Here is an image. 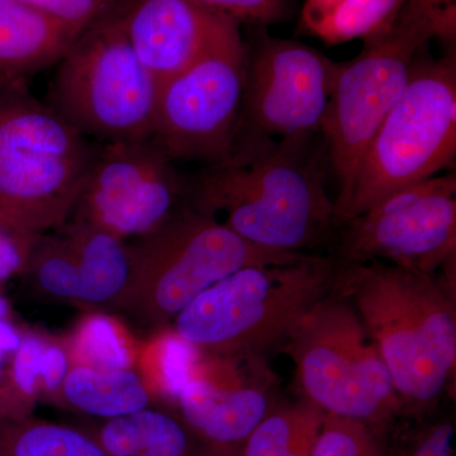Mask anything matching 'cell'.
<instances>
[{
    "label": "cell",
    "instance_id": "f546056e",
    "mask_svg": "<svg viewBox=\"0 0 456 456\" xmlns=\"http://www.w3.org/2000/svg\"><path fill=\"white\" fill-rule=\"evenodd\" d=\"M454 428L449 424L435 426L417 441L408 456H452Z\"/></svg>",
    "mask_w": 456,
    "mask_h": 456
},
{
    "label": "cell",
    "instance_id": "7a4b0ae2",
    "mask_svg": "<svg viewBox=\"0 0 456 456\" xmlns=\"http://www.w3.org/2000/svg\"><path fill=\"white\" fill-rule=\"evenodd\" d=\"M338 297L358 314L397 395L434 401L455 367L452 296L430 273L375 260L347 265Z\"/></svg>",
    "mask_w": 456,
    "mask_h": 456
},
{
    "label": "cell",
    "instance_id": "f1b7e54d",
    "mask_svg": "<svg viewBox=\"0 0 456 456\" xmlns=\"http://www.w3.org/2000/svg\"><path fill=\"white\" fill-rule=\"evenodd\" d=\"M26 326L20 325L13 317L0 320V403L7 387L14 355L22 342Z\"/></svg>",
    "mask_w": 456,
    "mask_h": 456
},
{
    "label": "cell",
    "instance_id": "603a6c76",
    "mask_svg": "<svg viewBox=\"0 0 456 456\" xmlns=\"http://www.w3.org/2000/svg\"><path fill=\"white\" fill-rule=\"evenodd\" d=\"M65 338L73 365L99 370L136 369L141 345L110 314H86Z\"/></svg>",
    "mask_w": 456,
    "mask_h": 456
},
{
    "label": "cell",
    "instance_id": "30bf717a",
    "mask_svg": "<svg viewBox=\"0 0 456 456\" xmlns=\"http://www.w3.org/2000/svg\"><path fill=\"white\" fill-rule=\"evenodd\" d=\"M285 338L307 401L327 415L370 426L397 408L388 368L345 299L327 296Z\"/></svg>",
    "mask_w": 456,
    "mask_h": 456
},
{
    "label": "cell",
    "instance_id": "4fadbf2b",
    "mask_svg": "<svg viewBox=\"0 0 456 456\" xmlns=\"http://www.w3.org/2000/svg\"><path fill=\"white\" fill-rule=\"evenodd\" d=\"M183 182L154 141L106 142L95 152L70 218L92 222L126 241L155 232L174 215Z\"/></svg>",
    "mask_w": 456,
    "mask_h": 456
},
{
    "label": "cell",
    "instance_id": "5b68a950",
    "mask_svg": "<svg viewBox=\"0 0 456 456\" xmlns=\"http://www.w3.org/2000/svg\"><path fill=\"white\" fill-rule=\"evenodd\" d=\"M132 277L121 310L163 330L213 284L237 270L281 265L302 253L251 244L200 209H180L155 232L130 242Z\"/></svg>",
    "mask_w": 456,
    "mask_h": 456
},
{
    "label": "cell",
    "instance_id": "d4e9b609",
    "mask_svg": "<svg viewBox=\"0 0 456 456\" xmlns=\"http://www.w3.org/2000/svg\"><path fill=\"white\" fill-rule=\"evenodd\" d=\"M312 456H384L370 426L327 415Z\"/></svg>",
    "mask_w": 456,
    "mask_h": 456
},
{
    "label": "cell",
    "instance_id": "ffe728a7",
    "mask_svg": "<svg viewBox=\"0 0 456 456\" xmlns=\"http://www.w3.org/2000/svg\"><path fill=\"white\" fill-rule=\"evenodd\" d=\"M404 0H305L301 29L327 45L365 40L391 25Z\"/></svg>",
    "mask_w": 456,
    "mask_h": 456
},
{
    "label": "cell",
    "instance_id": "7402d4cb",
    "mask_svg": "<svg viewBox=\"0 0 456 456\" xmlns=\"http://www.w3.org/2000/svg\"><path fill=\"white\" fill-rule=\"evenodd\" d=\"M325 417L307 399L270 410L242 444V456H312Z\"/></svg>",
    "mask_w": 456,
    "mask_h": 456
},
{
    "label": "cell",
    "instance_id": "277c9868",
    "mask_svg": "<svg viewBox=\"0 0 456 456\" xmlns=\"http://www.w3.org/2000/svg\"><path fill=\"white\" fill-rule=\"evenodd\" d=\"M336 283L331 261L305 255L221 279L189 303L171 330L206 355H253L287 338Z\"/></svg>",
    "mask_w": 456,
    "mask_h": 456
},
{
    "label": "cell",
    "instance_id": "3957f363",
    "mask_svg": "<svg viewBox=\"0 0 456 456\" xmlns=\"http://www.w3.org/2000/svg\"><path fill=\"white\" fill-rule=\"evenodd\" d=\"M456 9L428 12L404 2L395 20L365 38L358 56L338 64L322 131L340 183L335 216L345 208L375 132L403 94L417 53L432 38L455 44Z\"/></svg>",
    "mask_w": 456,
    "mask_h": 456
},
{
    "label": "cell",
    "instance_id": "d6a6232c",
    "mask_svg": "<svg viewBox=\"0 0 456 456\" xmlns=\"http://www.w3.org/2000/svg\"><path fill=\"white\" fill-rule=\"evenodd\" d=\"M9 317H13V314H12L11 303H9L7 297H5L2 289H0V320Z\"/></svg>",
    "mask_w": 456,
    "mask_h": 456
},
{
    "label": "cell",
    "instance_id": "9a60e30c",
    "mask_svg": "<svg viewBox=\"0 0 456 456\" xmlns=\"http://www.w3.org/2000/svg\"><path fill=\"white\" fill-rule=\"evenodd\" d=\"M239 356L202 354L174 402L204 445L241 448L272 410L268 388L239 368Z\"/></svg>",
    "mask_w": 456,
    "mask_h": 456
},
{
    "label": "cell",
    "instance_id": "52a82bcc",
    "mask_svg": "<svg viewBox=\"0 0 456 456\" xmlns=\"http://www.w3.org/2000/svg\"><path fill=\"white\" fill-rule=\"evenodd\" d=\"M14 90L0 104V213L46 233L70 220L97 150L53 107Z\"/></svg>",
    "mask_w": 456,
    "mask_h": 456
},
{
    "label": "cell",
    "instance_id": "4dcf8cb0",
    "mask_svg": "<svg viewBox=\"0 0 456 456\" xmlns=\"http://www.w3.org/2000/svg\"><path fill=\"white\" fill-rule=\"evenodd\" d=\"M404 2L428 12H446L456 9V0H404Z\"/></svg>",
    "mask_w": 456,
    "mask_h": 456
},
{
    "label": "cell",
    "instance_id": "cb8c5ba5",
    "mask_svg": "<svg viewBox=\"0 0 456 456\" xmlns=\"http://www.w3.org/2000/svg\"><path fill=\"white\" fill-rule=\"evenodd\" d=\"M200 356V351L167 327L141 345L136 369L155 401L174 404L180 389L191 379Z\"/></svg>",
    "mask_w": 456,
    "mask_h": 456
},
{
    "label": "cell",
    "instance_id": "ba28073f",
    "mask_svg": "<svg viewBox=\"0 0 456 456\" xmlns=\"http://www.w3.org/2000/svg\"><path fill=\"white\" fill-rule=\"evenodd\" d=\"M123 9L90 27L60 60L53 110L84 136L106 142L151 139L158 80L123 28Z\"/></svg>",
    "mask_w": 456,
    "mask_h": 456
},
{
    "label": "cell",
    "instance_id": "4316f807",
    "mask_svg": "<svg viewBox=\"0 0 456 456\" xmlns=\"http://www.w3.org/2000/svg\"><path fill=\"white\" fill-rule=\"evenodd\" d=\"M41 235L0 213V289L12 278L25 274Z\"/></svg>",
    "mask_w": 456,
    "mask_h": 456
},
{
    "label": "cell",
    "instance_id": "9c48e42d",
    "mask_svg": "<svg viewBox=\"0 0 456 456\" xmlns=\"http://www.w3.org/2000/svg\"><path fill=\"white\" fill-rule=\"evenodd\" d=\"M246 44L240 23L218 17L191 64L159 84L151 140L171 160H230L244 101Z\"/></svg>",
    "mask_w": 456,
    "mask_h": 456
},
{
    "label": "cell",
    "instance_id": "836d02e7",
    "mask_svg": "<svg viewBox=\"0 0 456 456\" xmlns=\"http://www.w3.org/2000/svg\"><path fill=\"white\" fill-rule=\"evenodd\" d=\"M3 80H11V79H7V77H0V104H2L3 102H4V99L8 97L9 93L13 92V90H14V88L5 90L4 86H3Z\"/></svg>",
    "mask_w": 456,
    "mask_h": 456
},
{
    "label": "cell",
    "instance_id": "ac0fdd59",
    "mask_svg": "<svg viewBox=\"0 0 456 456\" xmlns=\"http://www.w3.org/2000/svg\"><path fill=\"white\" fill-rule=\"evenodd\" d=\"M79 36L20 0H0V77L16 80L59 62Z\"/></svg>",
    "mask_w": 456,
    "mask_h": 456
},
{
    "label": "cell",
    "instance_id": "8992f818",
    "mask_svg": "<svg viewBox=\"0 0 456 456\" xmlns=\"http://www.w3.org/2000/svg\"><path fill=\"white\" fill-rule=\"evenodd\" d=\"M426 47L417 53L403 94L365 150L338 221L362 215L398 189L454 169L455 49L435 59Z\"/></svg>",
    "mask_w": 456,
    "mask_h": 456
},
{
    "label": "cell",
    "instance_id": "6da1fadb",
    "mask_svg": "<svg viewBox=\"0 0 456 456\" xmlns=\"http://www.w3.org/2000/svg\"><path fill=\"white\" fill-rule=\"evenodd\" d=\"M314 136L288 137L233 154L200 179L196 208L251 244L301 253L336 221Z\"/></svg>",
    "mask_w": 456,
    "mask_h": 456
},
{
    "label": "cell",
    "instance_id": "7c38bea8",
    "mask_svg": "<svg viewBox=\"0 0 456 456\" xmlns=\"http://www.w3.org/2000/svg\"><path fill=\"white\" fill-rule=\"evenodd\" d=\"M344 222L346 265L383 260L431 274L455 259V171L398 189Z\"/></svg>",
    "mask_w": 456,
    "mask_h": 456
},
{
    "label": "cell",
    "instance_id": "5bb4252c",
    "mask_svg": "<svg viewBox=\"0 0 456 456\" xmlns=\"http://www.w3.org/2000/svg\"><path fill=\"white\" fill-rule=\"evenodd\" d=\"M25 274L41 293L92 308H121L132 277L130 242L92 222L70 218L42 233Z\"/></svg>",
    "mask_w": 456,
    "mask_h": 456
},
{
    "label": "cell",
    "instance_id": "1f68e13d",
    "mask_svg": "<svg viewBox=\"0 0 456 456\" xmlns=\"http://www.w3.org/2000/svg\"><path fill=\"white\" fill-rule=\"evenodd\" d=\"M198 456H242L241 448L204 445Z\"/></svg>",
    "mask_w": 456,
    "mask_h": 456
},
{
    "label": "cell",
    "instance_id": "d6986e66",
    "mask_svg": "<svg viewBox=\"0 0 456 456\" xmlns=\"http://www.w3.org/2000/svg\"><path fill=\"white\" fill-rule=\"evenodd\" d=\"M137 369L99 370L73 365L56 406L94 419H117L155 403Z\"/></svg>",
    "mask_w": 456,
    "mask_h": 456
},
{
    "label": "cell",
    "instance_id": "83f0119b",
    "mask_svg": "<svg viewBox=\"0 0 456 456\" xmlns=\"http://www.w3.org/2000/svg\"><path fill=\"white\" fill-rule=\"evenodd\" d=\"M198 7L241 23L264 27L281 22L288 13L287 0H191Z\"/></svg>",
    "mask_w": 456,
    "mask_h": 456
},
{
    "label": "cell",
    "instance_id": "44dd1931",
    "mask_svg": "<svg viewBox=\"0 0 456 456\" xmlns=\"http://www.w3.org/2000/svg\"><path fill=\"white\" fill-rule=\"evenodd\" d=\"M0 456H108L80 426L0 417Z\"/></svg>",
    "mask_w": 456,
    "mask_h": 456
},
{
    "label": "cell",
    "instance_id": "8fae6325",
    "mask_svg": "<svg viewBox=\"0 0 456 456\" xmlns=\"http://www.w3.org/2000/svg\"><path fill=\"white\" fill-rule=\"evenodd\" d=\"M338 71V62L302 42L257 35L250 47L246 45L233 154L274 139L321 134Z\"/></svg>",
    "mask_w": 456,
    "mask_h": 456
},
{
    "label": "cell",
    "instance_id": "484cf974",
    "mask_svg": "<svg viewBox=\"0 0 456 456\" xmlns=\"http://www.w3.org/2000/svg\"><path fill=\"white\" fill-rule=\"evenodd\" d=\"M44 16L73 31L86 32L90 27L118 12L117 0H20Z\"/></svg>",
    "mask_w": 456,
    "mask_h": 456
},
{
    "label": "cell",
    "instance_id": "2e32d148",
    "mask_svg": "<svg viewBox=\"0 0 456 456\" xmlns=\"http://www.w3.org/2000/svg\"><path fill=\"white\" fill-rule=\"evenodd\" d=\"M220 16L191 0H132L122 20L141 64L160 84L196 60Z\"/></svg>",
    "mask_w": 456,
    "mask_h": 456
},
{
    "label": "cell",
    "instance_id": "e0dca14e",
    "mask_svg": "<svg viewBox=\"0 0 456 456\" xmlns=\"http://www.w3.org/2000/svg\"><path fill=\"white\" fill-rule=\"evenodd\" d=\"M108 456H198L204 444L176 411L149 406L117 419L84 421Z\"/></svg>",
    "mask_w": 456,
    "mask_h": 456
}]
</instances>
